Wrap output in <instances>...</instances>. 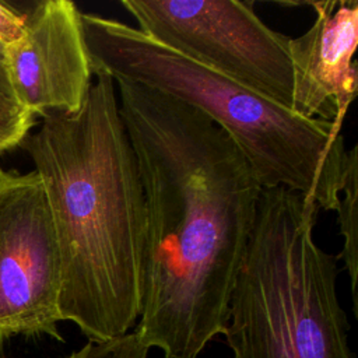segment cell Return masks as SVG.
<instances>
[{
    "instance_id": "6da1fadb",
    "label": "cell",
    "mask_w": 358,
    "mask_h": 358,
    "mask_svg": "<svg viewBox=\"0 0 358 358\" xmlns=\"http://www.w3.org/2000/svg\"><path fill=\"white\" fill-rule=\"evenodd\" d=\"M147 208L140 341L199 358L225 334L262 186L210 117L148 87L113 80Z\"/></svg>"
},
{
    "instance_id": "7a4b0ae2",
    "label": "cell",
    "mask_w": 358,
    "mask_h": 358,
    "mask_svg": "<svg viewBox=\"0 0 358 358\" xmlns=\"http://www.w3.org/2000/svg\"><path fill=\"white\" fill-rule=\"evenodd\" d=\"M81 108L49 113L20 144L39 175L60 256L59 313L92 343L141 312L147 208L115 81L96 71Z\"/></svg>"
},
{
    "instance_id": "3957f363",
    "label": "cell",
    "mask_w": 358,
    "mask_h": 358,
    "mask_svg": "<svg viewBox=\"0 0 358 358\" xmlns=\"http://www.w3.org/2000/svg\"><path fill=\"white\" fill-rule=\"evenodd\" d=\"M83 29L92 76L137 83L200 110L238 145L262 189L285 187L336 211L343 123L298 116L117 20L83 14Z\"/></svg>"
},
{
    "instance_id": "277c9868",
    "label": "cell",
    "mask_w": 358,
    "mask_h": 358,
    "mask_svg": "<svg viewBox=\"0 0 358 358\" xmlns=\"http://www.w3.org/2000/svg\"><path fill=\"white\" fill-rule=\"evenodd\" d=\"M319 207L262 189L225 330L232 358H354L337 294V257L315 241Z\"/></svg>"
},
{
    "instance_id": "5b68a950",
    "label": "cell",
    "mask_w": 358,
    "mask_h": 358,
    "mask_svg": "<svg viewBox=\"0 0 358 358\" xmlns=\"http://www.w3.org/2000/svg\"><path fill=\"white\" fill-rule=\"evenodd\" d=\"M120 4L136 20V28L151 39L289 109L294 81L289 36L266 25L253 1L122 0Z\"/></svg>"
},
{
    "instance_id": "8992f818",
    "label": "cell",
    "mask_w": 358,
    "mask_h": 358,
    "mask_svg": "<svg viewBox=\"0 0 358 358\" xmlns=\"http://www.w3.org/2000/svg\"><path fill=\"white\" fill-rule=\"evenodd\" d=\"M60 256L43 183L35 171L0 166V337L59 341Z\"/></svg>"
},
{
    "instance_id": "52a82bcc",
    "label": "cell",
    "mask_w": 358,
    "mask_h": 358,
    "mask_svg": "<svg viewBox=\"0 0 358 358\" xmlns=\"http://www.w3.org/2000/svg\"><path fill=\"white\" fill-rule=\"evenodd\" d=\"M15 101L36 116L77 112L92 84L83 13L70 0L36 3L22 35L4 46Z\"/></svg>"
},
{
    "instance_id": "ba28073f",
    "label": "cell",
    "mask_w": 358,
    "mask_h": 358,
    "mask_svg": "<svg viewBox=\"0 0 358 358\" xmlns=\"http://www.w3.org/2000/svg\"><path fill=\"white\" fill-rule=\"evenodd\" d=\"M316 18L289 38L292 99L289 109L306 119L343 123L358 91L354 53L358 45L355 0L310 3Z\"/></svg>"
},
{
    "instance_id": "9c48e42d",
    "label": "cell",
    "mask_w": 358,
    "mask_h": 358,
    "mask_svg": "<svg viewBox=\"0 0 358 358\" xmlns=\"http://www.w3.org/2000/svg\"><path fill=\"white\" fill-rule=\"evenodd\" d=\"M357 204H358V155L357 145L347 150L340 190V203L336 208L338 215L340 234L343 236V250L337 259H343L344 268L350 277L354 313L357 315V274H358V231H357Z\"/></svg>"
},
{
    "instance_id": "30bf717a",
    "label": "cell",
    "mask_w": 358,
    "mask_h": 358,
    "mask_svg": "<svg viewBox=\"0 0 358 358\" xmlns=\"http://www.w3.org/2000/svg\"><path fill=\"white\" fill-rule=\"evenodd\" d=\"M35 124V116L15 99L0 96V154L20 145Z\"/></svg>"
},
{
    "instance_id": "8fae6325",
    "label": "cell",
    "mask_w": 358,
    "mask_h": 358,
    "mask_svg": "<svg viewBox=\"0 0 358 358\" xmlns=\"http://www.w3.org/2000/svg\"><path fill=\"white\" fill-rule=\"evenodd\" d=\"M148 351L150 350L140 341L136 331L131 330L115 340L102 343L88 341L66 358H147Z\"/></svg>"
},
{
    "instance_id": "7c38bea8",
    "label": "cell",
    "mask_w": 358,
    "mask_h": 358,
    "mask_svg": "<svg viewBox=\"0 0 358 358\" xmlns=\"http://www.w3.org/2000/svg\"><path fill=\"white\" fill-rule=\"evenodd\" d=\"M25 25V15L20 14L17 10L8 4L0 3V43L7 46L22 35Z\"/></svg>"
},
{
    "instance_id": "4fadbf2b",
    "label": "cell",
    "mask_w": 358,
    "mask_h": 358,
    "mask_svg": "<svg viewBox=\"0 0 358 358\" xmlns=\"http://www.w3.org/2000/svg\"><path fill=\"white\" fill-rule=\"evenodd\" d=\"M0 96L8 98V99H15L4 66H0Z\"/></svg>"
},
{
    "instance_id": "5bb4252c",
    "label": "cell",
    "mask_w": 358,
    "mask_h": 358,
    "mask_svg": "<svg viewBox=\"0 0 358 358\" xmlns=\"http://www.w3.org/2000/svg\"><path fill=\"white\" fill-rule=\"evenodd\" d=\"M0 66H4V46L0 43Z\"/></svg>"
}]
</instances>
